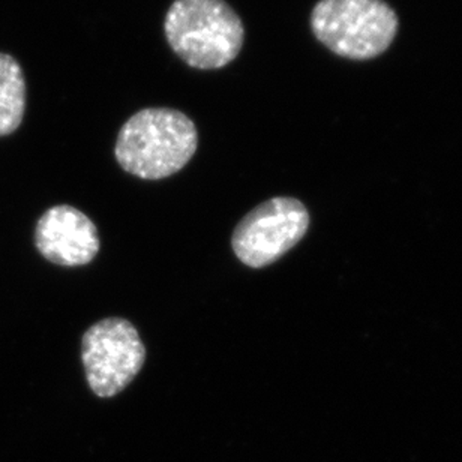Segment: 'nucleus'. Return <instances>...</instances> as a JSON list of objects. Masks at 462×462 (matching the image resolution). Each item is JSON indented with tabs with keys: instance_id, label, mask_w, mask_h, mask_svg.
Here are the masks:
<instances>
[{
	"instance_id": "nucleus-1",
	"label": "nucleus",
	"mask_w": 462,
	"mask_h": 462,
	"mask_svg": "<svg viewBox=\"0 0 462 462\" xmlns=\"http://www.w3.org/2000/svg\"><path fill=\"white\" fill-rule=\"evenodd\" d=\"M199 146L196 125L173 108H146L120 129L115 155L120 167L140 179L160 180L178 173Z\"/></svg>"
},
{
	"instance_id": "nucleus-2",
	"label": "nucleus",
	"mask_w": 462,
	"mask_h": 462,
	"mask_svg": "<svg viewBox=\"0 0 462 462\" xmlns=\"http://www.w3.org/2000/svg\"><path fill=\"white\" fill-rule=\"evenodd\" d=\"M164 31L174 53L197 69L226 67L244 45V23L224 0H176Z\"/></svg>"
},
{
	"instance_id": "nucleus-3",
	"label": "nucleus",
	"mask_w": 462,
	"mask_h": 462,
	"mask_svg": "<svg viewBox=\"0 0 462 462\" xmlns=\"http://www.w3.org/2000/svg\"><path fill=\"white\" fill-rule=\"evenodd\" d=\"M317 40L343 58H375L392 44L398 29L393 9L383 0H320L312 9Z\"/></svg>"
},
{
	"instance_id": "nucleus-4",
	"label": "nucleus",
	"mask_w": 462,
	"mask_h": 462,
	"mask_svg": "<svg viewBox=\"0 0 462 462\" xmlns=\"http://www.w3.org/2000/svg\"><path fill=\"white\" fill-rule=\"evenodd\" d=\"M308 227L310 214L302 201L275 197L245 215L235 228L231 246L245 266L262 269L294 248Z\"/></svg>"
},
{
	"instance_id": "nucleus-5",
	"label": "nucleus",
	"mask_w": 462,
	"mask_h": 462,
	"mask_svg": "<svg viewBox=\"0 0 462 462\" xmlns=\"http://www.w3.org/2000/svg\"><path fill=\"white\" fill-rule=\"evenodd\" d=\"M81 359L90 389L99 398L124 391L146 360V348L128 320L110 317L86 330Z\"/></svg>"
},
{
	"instance_id": "nucleus-6",
	"label": "nucleus",
	"mask_w": 462,
	"mask_h": 462,
	"mask_svg": "<svg viewBox=\"0 0 462 462\" xmlns=\"http://www.w3.org/2000/svg\"><path fill=\"white\" fill-rule=\"evenodd\" d=\"M36 248L58 266H86L99 253L94 221L72 206H54L36 224Z\"/></svg>"
},
{
	"instance_id": "nucleus-7",
	"label": "nucleus",
	"mask_w": 462,
	"mask_h": 462,
	"mask_svg": "<svg viewBox=\"0 0 462 462\" xmlns=\"http://www.w3.org/2000/svg\"><path fill=\"white\" fill-rule=\"evenodd\" d=\"M26 112V80L20 63L0 53V137L17 131Z\"/></svg>"
}]
</instances>
